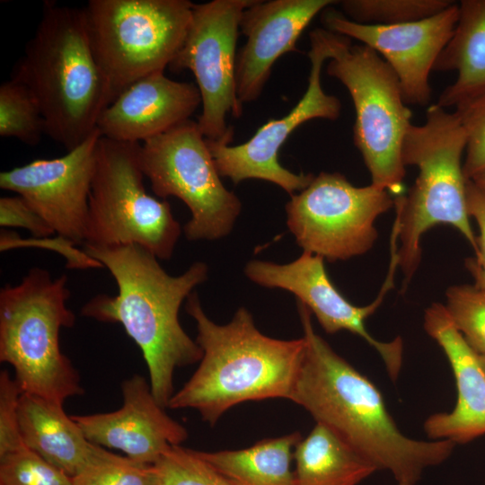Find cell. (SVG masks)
I'll return each instance as SVG.
<instances>
[{
  "label": "cell",
  "instance_id": "19",
  "mask_svg": "<svg viewBox=\"0 0 485 485\" xmlns=\"http://www.w3.org/2000/svg\"><path fill=\"white\" fill-rule=\"evenodd\" d=\"M200 104L196 84L156 72L124 89L103 110L97 129L101 137L140 144L190 119Z\"/></svg>",
  "mask_w": 485,
  "mask_h": 485
},
{
  "label": "cell",
  "instance_id": "14",
  "mask_svg": "<svg viewBox=\"0 0 485 485\" xmlns=\"http://www.w3.org/2000/svg\"><path fill=\"white\" fill-rule=\"evenodd\" d=\"M323 260L321 256L304 251L287 264L251 260L244 272L248 278L260 286L281 288L294 294L298 302L315 315L325 332L333 334L348 331L361 337L377 351L388 375L396 381L402 366V340L397 337L389 342L380 341L366 327V319L376 311L384 295L392 287L395 269L390 268L385 283L373 303L357 306L344 297L331 281Z\"/></svg>",
  "mask_w": 485,
  "mask_h": 485
},
{
  "label": "cell",
  "instance_id": "9",
  "mask_svg": "<svg viewBox=\"0 0 485 485\" xmlns=\"http://www.w3.org/2000/svg\"><path fill=\"white\" fill-rule=\"evenodd\" d=\"M139 146V143L101 137L89 197L84 244H137L157 259L168 260L181 228L169 202L146 190Z\"/></svg>",
  "mask_w": 485,
  "mask_h": 485
},
{
  "label": "cell",
  "instance_id": "26",
  "mask_svg": "<svg viewBox=\"0 0 485 485\" xmlns=\"http://www.w3.org/2000/svg\"><path fill=\"white\" fill-rule=\"evenodd\" d=\"M343 14L363 24L396 25L417 22L446 9L451 0H344Z\"/></svg>",
  "mask_w": 485,
  "mask_h": 485
},
{
  "label": "cell",
  "instance_id": "30",
  "mask_svg": "<svg viewBox=\"0 0 485 485\" xmlns=\"http://www.w3.org/2000/svg\"><path fill=\"white\" fill-rule=\"evenodd\" d=\"M73 481L75 485H155L153 464L139 463L110 452Z\"/></svg>",
  "mask_w": 485,
  "mask_h": 485
},
{
  "label": "cell",
  "instance_id": "35",
  "mask_svg": "<svg viewBox=\"0 0 485 485\" xmlns=\"http://www.w3.org/2000/svg\"><path fill=\"white\" fill-rule=\"evenodd\" d=\"M467 209L478 225L479 235L476 236L477 251L475 257L466 260V267L474 279V287L485 291V197L467 180L466 185Z\"/></svg>",
  "mask_w": 485,
  "mask_h": 485
},
{
  "label": "cell",
  "instance_id": "29",
  "mask_svg": "<svg viewBox=\"0 0 485 485\" xmlns=\"http://www.w3.org/2000/svg\"><path fill=\"white\" fill-rule=\"evenodd\" d=\"M0 485H75L73 478L25 445L0 457Z\"/></svg>",
  "mask_w": 485,
  "mask_h": 485
},
{
  "label": "cell",
  "instance_id": "8",
  "mask_svg": "<svg viewBox=\"0 0 485 485\" xmlns=\"http://www.w3.org/2000/svg\"><path fill=\"white\" fill-rule=\"evenodd\" d=\"M194 4L188 0H90L84 8L111 101L137 80L163 72L178 54Z\"/></svg>",
  "mask_w": 485,
  "mask_h": 485
},
{
  "label": "cell",
  "instance_id": "12",
  "mask_svg": "<svg viewBox=\"0 0 485 485\" xmlns=\"http://www.w3.org/2000/svg\"><path fill=\"white\" fill-rule=\"evenodd\" d=\"M254 0H213L194 4L184 41L169 67L195 76L202 110L197 121L208 141L230 144L228 114L242 113L235 80V52L242 13Z\"/></svg>",
  "mask_w": 485,
  "mask_h": 485
},
{
  "label": "cell",
  "instance_id": "11",
  "mask_svg": "<svg viewBox=\"0 0 485 485\" xmlns=\"http://www.w3.org/2000/svg\"><path fill=\"white\" fill-rule=\"evenodd\" d=\"M392 207L383 188L356 187L341 173L322 172L291 195L287 223L304 251L333 262L367 252L378 235L375 220Z\"/></svg>",
  "mask_w": 485,
  "mask_h": 485
},
{
  "label": "cell",
  "instance_id": "31",
  "mask_svg": "<svg viewBox=\"0 0 485 485\" xmlns=\"http://www.w3.org/2000/svg\"><path fill=\"white\" fill-rule=\"evenodd\" d=\"M466 136L463 171L466 180H472L485 171V96L454 110Z\"/></svg>",
  "mask_w": 485,
  "mask_h": 485
},
{
  "label": "cell",
  "instance_id": "16",
  "mask_svg": "<svg viewBox=\"0 0 485 485\" xmlns=\"http://www.w3.org/2000/svg\"><path fill=\"white\" fill-rule=\"evenodd\" d=\"M459 16L455 2L442 12L396 25L363 24L333 8L322 14L324 29L359 40L381 55L395 73L407 105L429 106L430 72L450 40Z\"/></svg>",
  "mask_w": 485,
  "mask_h": 485
},
{
  "label": "cell",
  "instance_id": "21",
  "mask_svg": "<svg viewBox=\"0 0 485 485\" xmlns=\"http://www.w3.org/2000/svg\"><path fill=\"white\" fill-rule=\"evenodd\" d=\"M19 423L23 445L72 478L110 453L85 437L62 403L22 392Z\"/></svg>",
  "mask_w": 485,
  "mask_h": 485
},
{
  "label": "cell",
  "instance_id": "22",
  "mask_svg": "<svg viewBox=\"0 0 485 485\" xmlns=\"http://www.w3.org/2000/svg\"><path fill=\"white\" fill-rule=\"evenodd\" d=\"M458 6L454 33L433 68L457 73L439 95L436 104L444 109L485 96V0H462Z\"/></svg>",
  "mask_w": 485,
  "mask_h": 485
},
{
  "label": "cell",
  "instance_id": "25",
  "mask_svg": "<svg viewBox=\"0 0 485 485\" xmlns=\"http://www.w3.org/2000/svg\"><path fill=\"white\" fill-rule=\"evenodd\" d=\"M45 134L40 105L31 90L12 77L0 86V136L36 146Z\"/></svg>",
  "mask_w": 485,
  "mask_h": 485
},
{
  "label": "cell",
  "instance_id": "28",
  "mask_svg": "<svg viewBox=\"0 0 485 485\" xmlns=\"http://www.w3.org/2000/svg\"><path fill=\"white\" fill-rule=\"evenodd\" d=\"M445 296V308L457 330L478 355H485V291L457 285L450 287Z\"/></svg>",
  "mask_w": 485,
  "mask_h": 485
},
{
  "label": "cell",
  "instance_id": "18",
  "mask_svg": "<svg viewBox=\"0 0 485 485\" xmlns=\"http://www.w3.org/2000/svg\"><path fill=\"white\" fill-rule=\"evenodd\" d=\"M338 1H258L244 10L240 31L246 42L236 57L235 80L239 101L257 100L269 80L275 62L295 51L296 42L311 21Z\"/></svg>",
  "mask_w": 485,
  "mask_h": 485
},
{
  "label": "cell",
  "instance_id": "20",
  "mask_svg": "<svg viewBox=\"0 0 485 485\" xmlns=\"http://www.w3.org/2000/svg\"><path fill=\"white\" fill-rule=\"evenodd\" d=\"M423 326L446 356L457 390L454 410L430 415L423 424L425 433L432 440H450L455 445L485 435V371L479 355L457 330L445 305L428 306Z\"/></svg>",
  "mask_w": 485,
  "mask_h": 485
},
{
  "label": "cell",
  "instance_id": "37",
  "mask_svg": "<svg viewBox=\"0 0 485 485\" xmlns=\"http://www.w3.org/2000/svg\"><path fill=\"white\" fill-rule=\"evenodd\" d=\"M479 359L483 370L485 371V355H479Z\"/></svg>",
  "mask_w": 485,
  "mask_h": 485
},
{
  "label": "cell",
  "instance_id": "7",
  "mask_svg": "<svg viewBox=\"0 0 485 485\" xmlns=\"http://www.w3.org/2000/svg\"><path fill=\"white\" fill-rule=\"evenodd\" d=\"M327 74L348 90L356 119L354 144L371 175V183L397 197L403 190L402 146L412 112L399 80L386 61L366 45L335 33Z\"/></svg>",
  "mask_w": 485,
  "mask_h": 485
},
{
  "label": "cell",
  "instance_id": "3",
  "mask_svg": "<svg viewBox=\"0 0 485 485\" xmlns=\"http://www.w3.org/2000/svg\"><path fill=\"white\" fill-rule=\"evenodd\" d=\"M186 310L196 322V342L203 356L170 399L168 409L195 410L214 426L237 404L290 399L304 355V338L284 340L264 335L244 307L227 324L218 325L207 316L193 292Z\"/></svg>",
  "mask_w": 485,
  "mask_h": 485
},
{
  "label": "cell",
  "instance_id": "23",
  "mask_svg": "<svg viewBox=\"0 0 485 485\" xmlns=\"http://www.w3.org/2000/svg\"><path fill=\"white\" fill-rule=\"evenodd\" d=\"M293 485H358L376 472L327 427L316 423L294 450Z\"/></svg>",
  "mask_w": 485,
  "mask_h": 485
},
{
  "label": "cell",
  "instance_id": "15",
  "mask_svg": "<svg viewBox=\"0 0 485 485\" xmlns=\"http://www.w3.org/2000/svg\"><path fill=\"white\" fill-rule=\"evenodd\" d=\"M100 139L96 129L60 157L37 159L2 172L0 188L22 197L56 234L84 244Z\"/></svg>",
  "mask_w": 485,
  "mask_h": 485
},
{
  "label": "cell",
  "instance_id": "24",
  "mask_svg": "<svg viewBox=\"0 0 485 485\" xmlns=\"http://www.w3.org/2000/svg\"><path fill=\"white\" fill-rule=\"evenodd\" d=\"M301 438L296 431L243 449L197 452L231 485H293L291 463Z\"/></svg>",
  "mask_w": 485,
  "mask_h": 485
},
{
  "label": "cell",
  "instance_id": "6",
  "mask_svg": "<svg viewBox=\"0 0 485 485\" xmlns=\"http://www.w3.org/2000/svg\"><path fill=\"white\" fill-rule=\"evenodd\" d=\"M67 277L32 268L0 290V361L11 365L22 392L58 403L84 395L78 371L63 354L59 334L75 324Z\"/></svg>",
  "mask_w": 485,
  "mask_h": 485
},
{
  "label": "cell",
  "instance_id": "2",
  "mask_svg": "<svg viewBox=\"0 0 485 485\" xmlns=\"http://www.w3.org/2000/svg\"><path fill=\"white\" fill-rule=\"evenodd\" d=\"M84 250L109 269L118 294L95 295L82 307L81 314L122 325L143 354L154 398L167 409L174 393L175 370L199 362L203 356L199 345L181 327L179 310L207 278V264L198 261L183 274L171 276L154 255L137 244H84Z\"/></svg>",
  "mask_w": 485,
  "mask_h": 485
},
{
  "label": "cell",
  "instance_id": "5",
  "mask_svg": "<svg viewBox=\"0 0 485 485\" xmlns=\"http://www.w3.org/2000/svg\"><path fill=\"white\" fill-rule=\"evenodd\" d=\"M466 136L458 115L430 104L422 125L410 127L402 146L405 166L413 165L419 174L407 195L394 198L396 218L393 232L401 246L398 266L410 283L421 259V239L436 225L445 224L459 231L477 251V242L467 209V180L463 171Z\"/></svg>",
  "mask_w": 485,
  "mask_h": 485
},
{
  "label": "cell",
  "instance_id": "1",
  "mask_svg": "<svg viewBox=\"0 0 485 485\" xmlns=\"http://www.w3.org/2000/svg\"><path fill=\"white\" fill-rule=\"evenodd\" d=\"M305 350L290 401L335 433L396 485H417L424 472L452 454L450 440L405 436L389 413L378 388L337 354L313 330L311 312L297 303Z\"/></svg>",
  "mask_w": 485,
  "mask_h": 485
},
{
  "label": "cell",
  "instance_id": "10",
  "mask_svg": "<svg viewBox=\"0 0 485 485\" xmlns=\"http://www.w3.org/2000/svg\"><path fill=\"white\" fill-rule=\"evenodd\" d=\"M139 162L157 197H176L189 207L190 219L183 227L189 241L216 240L231 232L242 203L224 186L196 121L144 141Z\"/></svg>",
  "mask_w": 485,
  "mask_h": 485
},
{
  "label": "cell",
  "instance_id": "32",
  "mask_svg": "<svg viewBox=\"0 0 485 485\" xmlns=\"http://www.w3.org/2000/svg\"><path fill=\"white\" fill-rule=\"evenodd\" d=\"M76 243L70 239L56 234L54 237L22 238L13 231L2 230L0 233V251L16 248L36 247L56 251L66 260V268L86 269L103 268L97 260L88 255L84 250L75 248Z\"/></svg>",
  "mask_w": 485,
  "mask_h": 485
},
{
  "label": "cell",
  "instance_id": "27",
  "mask_svg": "<svg viewBox=\"0 0 485 485\" xmlns=\"http://www.w3.org/2000/svg\"><path fill=\"white\" fill-rule=\"evenodd\" d=\"M155 485H231L196 450L171 446L153 464Z\"/></svg>",
  "mask_w": 485,
  "mask_h": 485
},
{
  "label": "cell",
  "instance_id": "36",
  "mask_svg": "<svg viewBox=\"0 0 485 485\" xmlns=\"http://www.w3.org/2000/svg\"><path fill=\"white\" fill-rule=\"evenodd\" d=\"M469 181H471L485 197V171Z\"/></svg>",
  "mask_w": 485,
  "mask_h": 485
},
{
  "label": "cell",
  "instance_id": "33",
  "mask_svg": "<svg viewBox=\"0 0 485 485\" xmlns=\"http://www.w3.org/2000/svg\"><path fill=\"white\" fill-rule=\"evenodd\" d=\"M22 391L7 370L0 373V457L24 446L19 423Z\"/></svg>",
  "mask_w": 485,
  "mask_h": 485
},
{
  "label": "cell",
  "instance_id": "4",
  "mask_svg": "<svg viewBox=\"0 0 485 485\" xmlns=\"http://www.w3.org/2000/svg\"><path fill=\"white\" fill-rule=\"evenodd\" d=\"M12 77L36 98L45 135L67 151L97 129L101 112L111 102L84 8L45 2L40 23Z\"/></svg>",
  "mask_w": 485,
  "mask_h": 485
},
{
  "label": "cell",
  "instance_id": "13",
  "mask_svg": "<svg viewBox=\"0 0 485 485\" xmlns=\"http://www.w3.org/2000/svg\"><path fill=\"white\" fill-rule=\"evenodd\" d=\"M334 37L335 33L326 29L318 28L310 32L308 86L286 116L269 119L250 139L238 146L207 139L220 176L229 178L234 184L247 179L264 180L278 185L290 195L312 182L314 175L294 173L283 167L278 152L303 123L314 119L336 120L340 115V101L326 93L321 81L322 66L332 56Z\"/></svg>",
  "mask_w": 485,
  "mask_h": 485
},
{
  "label": "cell",
  "instance_id": "17",
  "mask_svg": "<svg viewBox=\"0 0 485 485\" xmlns=\"http://www.w3.org/2000/svg\"><path fill=\"white\" fill-rule=\"evenodd\" d=\"M121 392L123 403L119 410L71 416L90 442L152 465L171 446L187 440L186 428L166 413L144 376L136 374L125 379Z\"/></svg>",
  "mask_w": 485,
  "mask_h": 485
},
{
  "label": "cell",
  "instance_id": "34",
  "mask_svg": "<svg viewBox=\"0 0 485 485\" xmlns=\"http://www.w3.org/2000/svg\"><path fill=\"white\" fill-rule=\"evenodd\" d=\"M0 225L28 230L33 237L56 234L51 227L20 196L0 198Z\"/></svg>",
  "mask_w": 485,
  "mask_h": 485
}]
</instances>
